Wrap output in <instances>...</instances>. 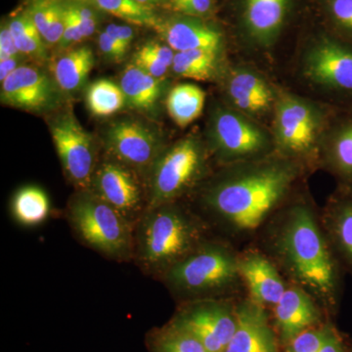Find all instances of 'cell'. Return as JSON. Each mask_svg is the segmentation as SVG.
<instances>
[{"instance_id": "cell-5", "label": "cell", "mask_w": 352, "mask_h": 352, "mask_svg": "<svg viewBox=\"0 0 352 352\" xmlns=\"http://www.w3.org/2000/svg\"><path fill=\"white\" fill-rule=\"evenodd\" d=\"M273 140L275 152L298 162L310 171L319 166L324 134L336 110L289 94H277Z\"/></svg>"}, {"instance_id": "cell-3", "label": "cell", "mask_w": 352, "mask_h": 352, "mask_svg": "<svg viewBox=\"0 0 352 352\" xmlns=\"http://www.w3.org/2000/svg\"><path fill=\"white\" fill-rule=\"evenodd\" d=\"M212 237L205 220L177 201L148 208L134 231V258L145 272L161 278Z\"/></svg>"}, {"instance_id": "cell-18", "label": "cell", "mask_w": 352, "mask_h": 352, "mask_svg": "<svg viewBox=\"0 0 352 352\" xmlns=\"http://www.w3.org/2000/svg\"><path fill=\"white\" fill-rule=\"evenodd\" d=\"M239 272L249 298L266 309L277 305L288 286L275 263L256 247L240 251Z\"/></svg>"}, {"instance_id": "cell-7", "label": "cell", "mask_w": 352, "mask_h": 352, "mask_svg": "<svg viewBox=\"0 0 352 352\" xmlns=\"http://www.w3.org/2000/svg\"><path fill=\"white\" fill-rule=\"evenodd\" d=\"M207 146L188 136L164 149L148 173V208L175 203L208 175Z\"/></svg>"}, {"instance_id": "cell-45", "label": "cell", "mask_w": 352, "mask_h": 352, "mask_svg": "<svg viewBox=\"0 0 352 352\" xmlns=\"http://www.w3.org/2000/svg\"><path fill=\"white\" fill-rule=\"evenodd\" d=\"M349 352H352V340L349 342Z\"/></svg>"}, {"instance_id": "cell-26", "label": "cell", "mask_w": 352, "mask_h": 352, "mask_svg": "<svg viewBox=\"0 0 352 352\" xmlns=\"http://www.w3.org/2000/svg\"><path fill=\"white\" fill-rule=\"evenodd\" d=\"M206 94L201 87L192 83H182L170 90L166 99V109L173 122L186 127L203 113Z\"/></svg>"}, {"instance_id": "cell-21", "label": "cell", "mask_w": 352, "mask_h": 352, "mask_svg": "<svg viewBox=\"0 0 352 352\" xmlns=\"http://www.w3.org/2000/svg\"><path fill=\"white\" fill-rule=\"evenodd\" d=\"M157 31L175 52L199 50L219 52L221 48V34L199 21L175 19L162 22Z\"/></svg>"}, {"instance_id": "cell-29", "label": "cell", "mask_w": 352, "mask_h": 352, "mask_svg": "<svg viewBox=\"0 0 352 352\" xmlns=\"http://www.w3.org/2000/svg\"><path fill=\"white\" fill-rule=\"evenodd\" d=\"M29 14L46 43H60L64 34V3L34 0Z\"/></svg>"}, {"instance_id": "cell-43", "label": "cell", "mask_w": 352, "mask_h": 352, "mask_svg": "<svg viewBox=\"0 0 352 352\" xmlns=\"http://www.w3.org/2000/svg\"><path fill=\"white\" fill-rule=\"evenodd\" d=\"M20 63V56L0 60V80L3 82L7 76H10L16 69L19 68Z\"/></svg>"}, {"instance_id": "cell-16", "label": "cell", "mask_w": 352, "mask_h": 352, "mask_svg": "<svg viewBox=\"0 0 352 352\" xmlns=\"http://www.w3.org/2000/svg\"><path fill=\"white\" fill-rule=\"evenodd\" d=\"M236 315L237 327L224 352H280L281 344L266 308L241 296Z\"/></svg>"}, {"instance_id": "cell-40", "label": "cell", "mask_w": 352, "mask_h": 352, "mask_svg": "<svg viewBox=\"0 0 352 352\" xmlns=\"http://www.w3.org/2000/svg\"><path fill=\"white\" fill-rule=\"evenodd\" d=\"M20 51L18 50L9 25L2 27L0 32V60L20 56Z\"/></svg>"}, {"instance_id": "cell-32", "label": "cell", "mask_w": 352, "mask_h": 352, "mask_svg": "<svg viewBox=\"0 0 352 352\" xmlns=\"http://www.w3.org/2000/svg\"><path fill=\"white\" fill-rule=\"evenodd\" d=\"M175 55V51L168 44L149 41L136 51L132 58V64L162 80L171 69Z\"/></svg>"}, {"instance_id": "cell-33", "label": "cell", "mask_w": 352, "mask_h": 352, "mask_svg": "<svg viewBox=\"0 0 352 352\" xmlns=\"http://www.w3.org/2000/svg\"><path fill=\"white\" fill-rule=\"evenodd\" d=\"M8 25L21 54L34 59L46 56L44 39L29 13L14 18Z\"/></svg>"}, {"instance_id": "cell-44", "label": "cell", "mask_w": 352, "mask_h": 352, "mask_svg": "<svg viewBox=\"0 0 352 352\" xmlns=\"http://www.w3.org/2000/svg\"><path fill=\"white\" fill-rule=\"evenodd\" d=\"M141 4H145V6H151L152 4L157 3V2L161 1V0H136Z\"/></svg>"}, {"instance_id": "cell-36", "label": "cell", "mask_w": 352, "mask_h": 352, "mask_svg": "<svg viewBox=\"0 0 352 352\" xmlns=\"http://www.w3.org/2000/svg\"><path fill=\"white\" fill-rule=\"evenodd\" d=\"M170 10L189 17H203L212 9V0H168Z\"/></svg>"}, {"instance_id": "cell-22", "label": "cell", "mask_w": 352, "mask_h": 352, "mask_svg": "<svg viewBox=\"0 0 352 352\" xmlns=\"http://www.w3.org/2000/svg\"><path fill=\"white\" fill-rule=\"evenodd\" d=\"M288 0H245V22L250 34L270 44L279 34L286 17Z\"/></svg>"}, {"instance_id": "cell-10", "label": "cell", "mask_w": 352, "mask_h": 352, "mask_svg": "<svg viewBox=\"0 0 352 352\" xmlns=\"http://www.w3.org/2000/svg\"><path fill=\"white\" fill-rule=\"evenodd\" d=\"M238 298L183 302L170 322L195 336L208 351L224 352L237 327Z\"/></svg>"}, {"instance_id": "cell-12", "label": "cell", "mask_w": 352, "mask_h": 352, "mask_svg": "<svg viewBox=\"0 0 352 352\" xmlns=\"http://www.w3.org/2000/svg\"><path fill=\"white\" fill-rule=\"evenodd\" d=\"M135 173L126 164L108 157L97 166L89 189L134 227L148 208Z\"/></svg>"}, {"instance_id": "cell-1", "label": "cell", "mask_w": 352, "mask_h": 352, "mask_svg": "<svg viewBox=\"0 0 352 352\" xmlns=\"http://www.w3.org/2000/svg\"><path fill=\"white\" fill-rule=\"evenodd\" d=\"M302 164L275 152L252 161L222 166L199 186L201 219L217 237L238 250L254 247L266 226L300 191Z\"/></svg>"}, {"instance_id": "cell-9", "label": "cell", "mask_w": 352, "mask_h": 352, "mask_svg": "<svg viewBox=\"0 0 352 352\" xmlns=\"http://www.w3.org/2000/svg\"><path fill=\"white\" fill-rule=\"evenodd\" d=\"M302 73L340 104L352 106V44L335 36H323L303 52Z\"/></svg>"}, {"instance_id": "cell-39", "label": "cell", "mask_w": 352, "mask_h": 352, "mask_svg": "<svg viewBox=\"0 0 352 352\" xmlns=\"http://www.w3.org/2000/svg\"><path fill=\"white\" fill-rule=\"evenodd\" d=\"M99 47L109 60L115 62L122 61L127 52L106 31L102 32L99 36Z\"/></svg>"}, {"instance_id": "cell-25", "label": "cell", "mask_w": 352, "mask_h": 352, "mask_svg": "<svg viewBox=\"0 0 352 352\" xmlns=\"http://www.w3.org/2000/svg\"><path fill=\"white\" fill-rule=\"evenodd\" d=\"M51 204L47 193L36 185H27L16 191L11 201V214L20 226H41L50 217Z\"/></svg>"}, {"instance_id": "cell-28", "label": "cell", "mask_w": 352, "mask_h": 352, "mask_svg": "<svg viewBox=\"0 0 352 352\" xmlns=\"http://www.w3.org/2000/svg\"><path fill=\"white\" fill-rule=\"evenodd\" d=\"M219 52L210 50H190L175 52L171 71L176 76L206 82L214 76Z\"/></svg>"}, {"instance_id": "cell-15", "label": "cell", "mask_w": 352, "mask_h": 352, "mask_svg": "<svg viewBox=\"0 0 352 352\" xmlns=\"http://www.w3.org/2000/svg\"><path fill=\"white\" fill-rule=\"evenodd\" d=\"M272 309L273 326L283 347L296 336L331 318L307 292L291 283Z\"/></svg>"}, {"instance_id": "cell-24", "label": "cell", "mask_w": 352, "mask_h": 352, "mask_svg": "<svg viewBox=\"0 0 352 352\" xmlns=\"http://www.w3.org/2000/svg\"><path fill=\"white\" fill-rule=\"evenodd\" d=\"M95 63L94 51L88 46L72 50L53 65V80L64 92H75L82 87Z\"/></svg>"}, {"instance_id": "cell-35", "label": "cell", "mask_w": 352, "mask_h": 352, "mask_svg": "<svg viewBox=\"0 0 352 352\" xmlns=\"http://www.w3.org/2000/svg\"><path fill=\"white\" fill-rule=\"evenodd\" d=\"M327 11L333 36L352 44V0H328Z\"/></svg>"}, {"instance_id": "cell-11", "label": "cell", "mask_w": 352, "mask_h": 352, "mask_svg": "<svg viewBox=\"0 0 352 352\" xmlns=\"http://www.w3.org/2000/svg\"><path fill=\"white\" fill-rule=\"evenodd\" d=\"M51 136L65 175L78 190H89L96 170V146L91 134L72 112L58 115L50 124Z\"/></svg>"}, {"instance_id": "cell-38", "label": "cell", "mask_w": 352, "mask_h": 352, "mask_svg": "<svg viewBox=\"0 0 352 352\" xmlns=\"http://www.w3.org/2000/svg\"><path fill=\"white\" fill-rule=\"evenodd\" d=\"M85 38L80 25L76 22L75 17L72 15L66 4H64V34L63 38L60 41V46L68 47L82 41Z\"/></svg>"}, {"instance_id": "cell-30", "label": "cell", "mask_w": 352, "mask_h": 352, "mask_svg": "<svg viewBox=\"0 0 352 352\" xmlns=\"http://www.w3.org/2000/svg\"><path fill=\"white\" fill-rule=\"evenodd\" d=\"M87 104L94 116L107 118L122 110L126 104V98L120 85L102 78L88 87Z\"/></svg>"}, {"instance_id": "cell-42", "label": "cell", "mask_w": 352, "mask_h": 352, "mask_svg": "<svg viewBox=\"0 0 352 352\" xmlns=\"http://www.w3.org/2000/svg\"><path fill=\"white\" fill-rule=\"evenodd\" d=\"M319 352H349V342L336 328Z\"/></svg>"}, {"instance_id": "cell-13", "label": "cell", "mask_w": 352, "mask_h": 352, "mask_svg": "<svg viewBox=\"0 0 352 352\" xmlns=\"http://www.w3.org/2000/svg\"><path fill=\"white\" fill-rule=\"evenodd\" d=\"M104 142L110 159L138 173L145 171L147 175L164 150L159 134L152 127L134 120L113 122L106 131Z\"/></svg>"}, {"instance_id": "cell-6", "label": "cell", "mask_w": 352, "mask_h": 352, "mask_svg": "<svg viewBox=\"0 0 352 352\" xmlns=\"http://www.w3.org/2000/svg\"><path fill=\"white\" fill-rule=\"evenodd\" d=\"M67 219L83 245L113 261L134 258V231L124 217L91 190H78L69 201Z\"/></svg>"}, {"instance_id": "cell-19", "label": "cell", "mask_w": 352, "mask_h": 352, "mask_svg": "<svg viewBox=\"0 0 352 352\" xmlns=\"http://www.w3.org/2000/svg\"><path fill=\"white\" fill-rule=\"evenodd\" d=\"M319 214L333 254L344 273L352 275V189L338 186Z\"/></svg>"}, {"instance_id": "cell-37", "label": "cell", "mask_w": 352, "mask_h": 352, "mask_svg": "<svg viewBox=\"0 0 352 352\" xmlns=\"http://www.w3.org/2000/svg\"><path fill=\"white\" fill-rule=\"evenodd\" d=\"M66 6L80 25L85 38L92 36L96 29V17L91 9L78 3H66Z\"/></svg>"}, {"instance_id": "cell-31", "label": "cell", "mask_w": 352, "mask_h": 352, "mask_svg": "<svg viewBox=\"0 0 352 352\" xmlns=\"http://www.w3.org/2000/svg\"><path fill=\"white\" fill-rule=\"evenodd\" d=\"M94 2L101 10L131 24L157 30L162 23L151 6L139 3L136 0H94Z\"/></svg>"}, {"instance_id": "cell-23", "label": "cell", "mask_w": 352, "mask_h": 352, "mask_svg": "<svg viewBox=\"0 0 352 352\" xmlns=\"http://www.w3.org/2000/svg\"><path fill=\"white\" fill-rule=\"evenodd\" d=\"M120 85L126 95V104L144 112L156 108L163 92L162 80L149 75L132 63L124 69Z\"/></svg>"}, {"instance_id": "cell-8", "label": "cell", "mask_w": 352, "mask_h": 352, "mask_svg": "<svg viewBox=\"0 0 352 352\" xmlns=\"http://www.w3.org/2000/svg\"><path fill=\"white\" fill-rule=\"evenodd\" d=\"M208 149L220 166L242 163L275 153L272 133L235 108L217 106L208 122Z\"/></svg>"}, {"instance_id": "cell-20", "label": "cell", "mask_w": 352, "mask_h": 352, "mask_svg": "<svg viewBox=\"0 0 352 352\" xmlns=\"http://www.w3.org/2000/svg\"><path fill=\"white\" fill-rule=\"evenodd\" d=\"M227 96L233 108L249 116H259L274 108L277 94L256 72L238 69L229 76Z\"/></svg>"}, {"instance_id": "cell-14", "label": "cell", "mask_w": 352, "mask_h": 352, "mask_svg": "<svg viewBox=\"0 0 352 352\" xmlns=\"http://www.w3.org/2000/svg\"><path fill=\"white\" fill-rule=\"evenodd\" d=\"M57 85L34 66H20L1 82V101L11 107L44 112L56 105Z\"/></svg>"}, {"instance_id": "cell-41", "label": "cell", "mask_w": 352, "mask_h": 352, "mask_svg": "<svg viewBox=\"0 0 352 352\" xmlns=\"http://www.w3.org/2000/svg\"><path fill=\"white\" fill-rule=\"evenodd\" d=\"M105 31L107 32L124 50H129V46H131L132 41H133L134 38L133 31H132L131 27L112 24L109 25L108 27L106 28Z\"/></svg>"}, {"instance_id": "cell-4", "label": "cell", "mask_w": 352, "mask_h": 352, "mask_svg": "<svg viewBox=\"0 0 352 352\" xmlns=\"http://www.w3.org/2000/svg\"><path fill=\"white\" fill-rule=\"evenodd\" d=\"M239 256L235 245L214 236L160 279L180 302L240 298L245 286Z\"/></svg>"}, {"instance_id": "cell-2", "label": "cell", "mask_w": 352, "mask_h": 352, "mask_svg": "<svg viewBox=\"0 0 352 352\" xmlns=\"http://www.w3.org/2000/svg\"><path fill=\"white\" fill-rule=\"evenodd\" d=\"M254 247L275 263L288 283L307 292L329 317L337 315L346 273L333 254L309 195L300 192L285 206Z\"/></svg>"}, {"instance_id": "cell-17", "label": "cell", "mask_w": 352, "mask_h": 352, "mask_svg": "<svg viewBox=\"0 0 352 352\" xmlns=\"http://www.w3.org/2000/svg\"><path fill=\"white\" fill-rule=\"evenodd\" d=\"M319 166L335 177L338 186L352 189V106L333 112L322 140Z\"/></svg>"}, {"instance_id": "cell-34", "label": "cell", "mask_w": 352, "mask_h": 352, "mask_svg": "<svg viewBox=\"0 0 352 352\" xmlns=\"http://www.w3.org/2000/svg\"><path fill=\"white\" fill-rule=\"evenodd\" d=\"M335 329L332 320L328 318L320 325L296 336L285 346V352H319Z\"/></svg>"}, {"instance_id": "cell-27", "label": "cell", "mask_w": 352, "mask_h": 352, "mask_svg": "<svg viewBox=\"0 0 352 352\" xmlns=\"http://www.w3.org/2000/svg\"><path fill=\"white\" fill-rule=\"evenodd\" d=\"M145 342L149 352H210L195 336L170 322L152 329Z\"/></svg>"}]
</instances>
